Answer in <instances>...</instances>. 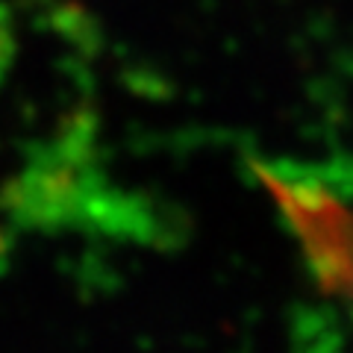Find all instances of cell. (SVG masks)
Listing matches in <instances>:
<instances>
[{
  "label": "cell",
  "mask_w": 353,
  "mask_h": 353,
  "mask_svg": "<svg viewBox=\"0 0 353 353\" xmlns=\"http://www.w3.org/2000/svg\"><path fill=\"white\" fill-rule=\"evenodd\" d=\"M268 194L327 294L353 309V174L277 165L262 174Z\"/></svg>",
  "instance_id": "obj_1"
}]
</instances>
